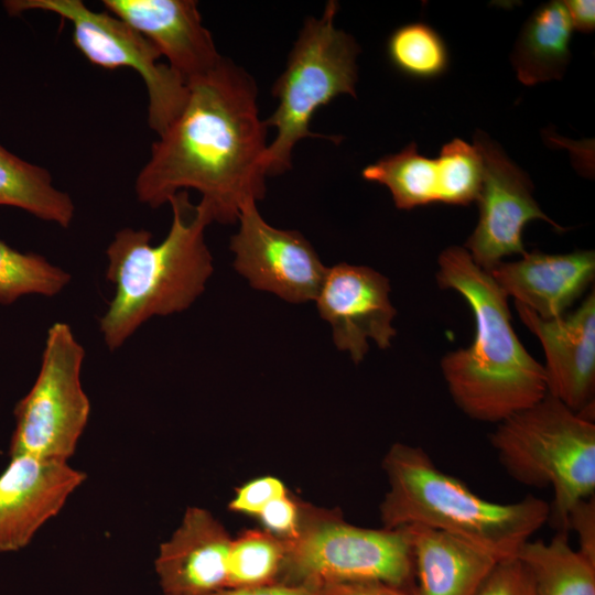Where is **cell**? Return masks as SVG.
<instances>
[{"instance_id": "obj_1", "label": "cell", "mask_w": 595, "mask_h": 595, "mask_svg": "<svg viewBox=\"0 0 595 595\" xmlns=\"http://www.w3.org/2000/svg\"><path fill=\"white\" fill-rule=\"evenodd\" d=\"M253 77L229 58L188 83L180 115L159 136L134 182L139 202L158 208L176 193H201L213 220L234 224L264 197L268 127Z\"/></svg>"}, {"instance_id": "obj_2", "label": "cell", "mask_w": 595, "mask_h": 595, "mask_svg": "<svg viewBox=\"0 0 595 595\" xmlns=\"http://www.w3.org/2000/svg\"><path fill=\"white\" fill-rule=\"evenodd\" d=\"M437 266L439 286L459 293L475 320L473 343L441 359L455 404L473 420L500 423L539 402L548 393L543 365L519 340L507 294L463 247L444 249Z\"/></svg>"}, {"instance_id": "obj_3", "label": "cell", "mask_w": 595, "mask_h": 595, "mask_svg": "<svg viewBox=\"0 0 595 595\" xmlns=\"http://www.w3.org/2000/svg\"><path fill=\"white\" fill-rule=\"evenodd\" d=\"M167 203L172 224L160 244L151 245L150 231L123 228L106 250V279L116 292L99 326L110 350L120 347L150 317L187 309L213 272L204 240L205 228L213 221L209 208L202 201L192 204L186 191Z\"/></svg>"}, {"instance_id": "obj_4", "label": "cell", "mask_w": 595, "mask_h": 595, "mask_svg": "<svg viewBox=\"0 0 595 595\" xmlns=\"http://www.w3.org/2000/svg\"><path fill=\"white\" fill-rule=\"evenodd\" d=\"M388 490L379 506L382 527L424 526L489 552L515 558L550 516V504L526 496L511 504L479 497L461 479L439 469L419 446L394 443L382 459Z\"/></svg>"}, {"instance_id": "obj_5", "label": "cell", "mask_w": 595, "mask_h": 595, "mask_svg": "<svg viewBox=\"0 0 595 595\" xmlns=\"http://www.w3.org/2000/svg\"><path fill=\"white\" fill-rule=\"evenodd\" d=\"M507 474L521 485L553 489L549 521L567 532V513L595 495V424L547 393L498 423L489 436Z\"/></svg>"}, {"instance_id": "obj_6", "label": "cell", "mask_w": 595, "mask_h": 595, "mask_svg": "<svg viewBox=\"0 0 595 595\" xmlns=\"http://www.w3.org/2000/svg\"><path fill=\"white\" fill-rule=\"evenodd\" d=\"M337 11L338 3L331 0L320 18L305 20L286 66L272 87L278 106L264 123L277 133L266 152L267 176L291 169L293 148L302 139L337 140L310 129L321 107L339 95L356 96V58L360 48L351 35L336 28Z\"/></svg>"}, {"instance_id": "obj_7", "label": "cell", "mask_w": 595, "mask_h": 595, "mask_svg": "<svg viewBox=\"0 0 595 595\" xmlns=\"http://www.w3.org/2000/svg\"><path fill=\"white\" fill-rule=\"evenodd\" d=\"M284 541L286 553L280 583L323 588L383 581L412 589L409 527L364 528L347 522L339 510L302 502L299 529Z\"/></svg>"}, {"instance_id": "obj_8", "label": "cell", "mask_w": 595, "mask_h": 595, "mask_svg": "<svg viewBox=\"0 0 595 595\" xmlns=\"http://www.w3.org/2000/svg\"><path fill=\"white\" fill-rule=\"evenodd\" d=\"M84 357L68 324L48 328L36 380L14 408L10 456L64 462L73 456L90 414L80 381Z\"/></svg>"}, {"instance_id": "obj_9", "label": "cell", "mask_w": 595, "mask_h": 595, "mask_svg": "<svg viewBox=\"0 0 595 595\" xmlns=\"http://www.w3.org/2000/svg\"><path fill=\"white\" fill-rule=\"evenodd\" d=\"M10 15L30 10L55 13L73 25V43L94 65L138 72L148 91V123L162 134L184 108L188 84L138 31L109 12L90 10L82 0H7Z\"/></svg>"}, {"instance_id": "obj_10", "label": "cell", "mask_w": 595, "mask_h": 595, "mask_svg": "<svg viewBox=\"0 0 595 595\" xmlns=\"http://www.w3.org/2000/svg\"><path fill=\"white\" fill-rule=\"evenodd\" d=\"M474 145L483 162L482 184L476 198L479 219L465 249L479 268L489 271L502 258L527 252L522 231L528 221L542 219L561 231L565 229L541 210L532 196L529 176L499 144L478 130Z\"/></svg>"}, {"instance_id": "obj_11", "label": "cell", "mask_w": 595, "mask_h": 595, "mask_svg": "<svg viewBox=\"0 0 595 595\" xmlns=\"http://www.w3.org/2000/svg\"><path fill=\"white\" fill-rule=\"evenodd\" d=\"M239 230L230 239L235 269L255 289L292 302L315 300L327 268L296 230L278 229L259 214L256 202L240 210Z\"/></svg>"}, {"instance_id": "obj_12", "label": "cell", "mask_w": 595, "mask_h": 595, "mask_svg": "<svg viewBox=\"0 0 595 595\" xmlns=\"http://www.w3.org/2000/svg\"><path fill=\"white\" fill-rule=\"evenodd\" d=\"M389 292V280L371 268L342 262L326 270L315 299L317 309L332 326L336 347L348 351L356 364L368 351V339L387 349L397 334Z\"/></svg>"}, {"instance_id": "obj_13", "label": "cell", "mask_w": 595, "mask_h": 595, "mask_svg": "<svg viewBox=\"0 0 595 595\" xmlns=\"http://www.w3.org/2000/svg\"><path fill=\"white\" fill-rule=\"evenodd\" d=\"M523 324L540 340L548 393L585 419L594 420L595 294L573 312L543 318L515 302Z\"/></svg>"}, {"instance_id": "obj_14", "label": "cell", "mask_w": 595, "mask_h": 595, "mask_svg": "<svg viewBox=\"0 0 595 595\" xmlns=\"http://www.w3.org/2000/svg\"><path fill=\"white\" fill-rule=\"evenodd\" d=\"M361 176L388 187L399 209L432 203L468 205L478 190L479 165L473 151L453 139L436 159L421 155L410 143L364 167Z\"/></svg>"}, {"instance_id": "obj_15", "label": "cell", "mask_w": 595, "mask_h": 595, "mask_svg": "<svg viewBox=\"0 0 595 595\" xmlns=\"http://www.w3.org/2000/svg\"><path fill=\"white\" fill-rule=\"evenodd\" d=\"M85 478L68 462L10 456L0 474V552L25 548Z\"/></svg>"}, {"instance_id": "obj_16", "label": "cell", "mask_w": 595, "mask_h": 595, "mask_svg": "<svg viewBox=\"0 0 595 595\" xmlns=\"http://www.w3.org/2000/svg\"><path fill=\"white\" fill-rule=\"evenodd\" d=\"M107 12L121 19L167 60L188 84L221 60L194 0H104Z\"/></svg>"}, {"instance_id": "obj_17", "label": "cell", "mask_w": 595, "mask_h": 595, "mask_svg": "<svg viewBox=\"0 0 595 595\" xmlns=\"http://www.w3.org/2000/svg\"><path fill=\"white\" fill-rule=\"evenodd\" d=\"M231 542L210 511L187 508L172 536L160 544L154 561L162 595H201L227 588Z\"/></svg>"}, {"instance_id": "obj_18", "label": "cell", "mask_w": 595, "mask_h": 595, "mask_svg": "<svg viewBox=\"0 0 595 595\" xmlns=\"http://www.w3.org/2000/svg\"><path fill=\"white\" fill-rule=\"evenodd\" d=\"M487 272L515 302L540 317L552 318L564 314L593 281L595 253L526 252L521 259L501 261Z\"/></svg>"}, {"instance_id": "obj_19", "label": "cell", "mask_w": 595, "mask_h": 595, "mask_svg": "<svg viewBox=\"0 0 595 595\" xmlns=\"http://www.w3.org/2000/svg\"><path fill=\"white\" fill-rule=\"evenodd\" d=\"M413 560V595H474L501 560L442 530L408 526Z\"/></svg>"}, {"instance_id": "obj_20", "label": "cell", "mask_w": 595, "mask_h": 595, "mask_svg": "<svg viewBox=\"0 0 595 595\" xmlns=\"http://www.w3.org/2000/svg\"><path fill=\"white\" fill-rule=\"evenodd\" d=\"M572 32L563 1L539 7L523 24L511 54L518 79L527 86L561 79L571 58Z\"/></svg>"}, {"instance_id": "obj_21", "label": "cell", "mask_w": 595, "mask_h": 595, "mask_svg": "<svg viewBox=\"0 0 595 595\" xmlns=\"http://www.w3.org/2000/svg\"><path fill=\"white\" fill-rule=\"evenodd\" d=\"M518 558L528 569L534 595H595V562L574 550L567 532L549 541H527Z\"/></svg>"}, {"instance_id": "obj_22", "label": "cell", "mask_w": 595, "mask_h": 595, "mask_svg": "<svg viewBox=\"0 0 595 595\" xmlns=\"http://www.w3.org/2000/svg\"><path fill=\"white\" fill-rule=\"evenodd\" d=\"M0 205L21 208L67 228L75 206L71 196L53 185L42 166L29 163L0 144Z\"/></svg>"}, {"instance_id": "obj_23", "label": "cell", "mask_w": 595, "mask_h": 595, "mask_svg": "<svg viewBox=\"0 0 595 595\" xmlns=\"http://www.w3.org/2000/svg\"><path fill=\"white\" fill-rule=\"evenodd\" d=\"M285 553L284 539L264 529L244 531L231 542L227 588L280 583Z\"/></svg>"}, {"instance_id": "obj_24", "label": "cell", "mask_w": 595, "mask_h": 595, "mask_svg": "<svg viewBox=\"0 0 595 595\" xmlns=\"http://www.w3.org/2000/svg\"><path fill=\"white\" fill-rule=\"evenodd\" d=\"M69 281L68 272L43 256L18 251L0 240V304L10 305L26 294L54 296Z\"/></svg>"}, {"instance_id": "obj_25", "label": "cell", "mask_w": 595, "mask_h": 595, "mask_svg": "<svg viewBox=\"0 0 595 595\" xmlns=\"http://www.w3.org/2000/svg\"><path fill=\"white\" fill-rule=\"evenodd\" d=\"M387 54L398 71L413 78L437 77L448 65V52L443 39L422 22L396 29L388 39Z\"/></svg>"}, {"instance_id": "obj_26", "label": "cell", "mask_w": 595, "mask_h": 595, "mask_svg": "<svg viewBox=\"0 0 595 595\" xmlns=\"http://www.w3.org/2000/svg\"><path fill=\"white\" fill-rule=\"evenodd\" d=\"M474 595H534L531 575L518 558L499 561Z\"/></svg>"}, {"instance_id": "obj_27", "label": "cell", "mask_w": 595, "mask_h": 595, "mask_svg": "<svg viewBox=\"0 0 595 595\" xmlns=\"http://www.w3.org/2000/svg\"><path fill=\"white\" fill-rule=\"evenodd\" d=\"M289 494L284 483L274 476L255 478L239 487L228 504L231 511L256 516L272 500Z\"/></svg>"}, {"instance_id": "obj_28", "label": "cell", "mask_w": 595, "mask_h": 595, "mask_svg": "<svg viewBox=\"0 0 595 595\" xmlns=\"http://www.w3.org/2000/svg\"><path fill=\"white\" fill-rule=\"evenodd\" d=\"M301 516L302 502L286 494L268 504L258 518L264 530L282 539H289L296 533Z\"/></svg>"}, {"instance_id": "obj_29", "label": "cell", "mask_w": 595, "mask_h": 595, "mask_svg": "<svg viewBox=\"0 0 595 595\" xmlns=\"http://www.w3.org/2000/svg\"><path fill=\"white\" fill-rule=\"evenodd\" d=\"M566 520L567 530L577 536V551L595 562V495L576 501Z\"/></svg>"}, {"instance_id": "obj_30", "label": "cell", "mask_w": 595, "mask_h": 595, "mask_svg": "<svg viewBox=\"0 0 595 595\" xmlns=\"http://www.w3.org/2000/svg\"><path fill=\"white\" fill-rule=\"evenodd\" d=\"M326 595H413L412 589L383 581H363L327 585Z\"/></svg>"}, {"instance_id": "obj_31", "label": "cell", "mask_w": 595, "mask_h": 595, "mask_svg": "<svg viewBox=\"0 0 595 595\" xmlns=\"http://www.w3.org/2000/svg\"><path fill=\"white\" fill-rule=\"evenodd\" d=\"M201 595H326L321 588L274 583L258 586L229 587Z\"/></svg>"}, {"instance_id": "obj_32", "label": "cell", "mask_w": 595, "mask_h": 595, "mask_svg": "<svg viewBox=\"0 0 595 595\" xmlns=\"http://www.w3.org/2000/svg\"><path fill=\"white\" fill-rule=\"evenodd\" d=\"M566 8L573 30L592 32L595 28V2L593 0H566Z\"/></svg>"}]
</instances>
